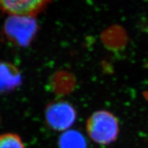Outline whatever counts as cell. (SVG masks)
<instances>
[{
	"label": "cell",
	"mask_w": 148,
	"mask_h": 148,
	"mask_svg": "<svg viewBox=\"0 0 148 148\" xmlns=\"http://www.w3.org/2000/svg\"><path fill=\"white\" fill-rule=\"evenodd\" d=\"M51 0H0V9L10 16H34Z\"/></svg>",
	"instance_id": "cell-4"
},
{
	"label": "cell",
	"mask_w": 148,
	"mask_h": 148,
	"mask_svg": "<svg viewBox=\"0 0 148 148\" xmlns=\"http://www.w3.org/2000/svg\"><path fill=\"white\" fill-rule=\"evenodd\" d=\"M88 136L95 143L108 145L114 142L119 134V123L113 114L106 110L94 112L86 123Z\"/></svg>",
	"instance_id": "cell-1"
},
{
	"label": "cell",
	"mask_w": 148,
	"mask_h": 148,
	"mask_svg": "<svg viewBox=\"0 0 148 148\" xmlns=\"http://www.w3.org/2000/svg\"><path fill=\"white\" fill-rule=\"evenodd\" d=\"M0 148H25L19 136L14 133L0 135Z\"/></svg>",
	"instance_id": "cell-7"
},
{
	"label": "cell",
	"mask_w": 148,
	"mask_h": 148,
	"mask_svg": "<svg viewBox=\"0 0 148 148\" xmlns=\"http://www.w3.org/2000/svg\"><path fill=\"white\" fill-rule=\"evenodd\" d=\"M36 28V22L32 16H10L5 25L9 38L21 45L32 39Z\"/></svg>",
	"instance_id": "cell-2"
},
{
	"label": "cell",
	"mask_w": 148,
	"mask_h": 148,
	"mask_svg": "<svg viewBox=\"0 0 148 148\" xmlns=\"http://www.w3.org/2000/svg\"><path fill=\"white\" fill-rule=\"evenodd\" d=\"M47 124L57 131L69 129L76 119V112L71 105L66 102H57L48 106L45 112Z\"/></svg>",
	"instance_id": "cell-3"
},
{
	"label": "cell",
	"mask_w": 148,
	"mask_h": 148,
	"mask_svg": "<svg viewBox=\"0 0 148 148\" xmlns=\"http://www.w3.org/2000/svg\"><path fill=\"white\" fill-rule=\"evenodd\" d=\"M20 81L21 77L15 67L7 63L0 64V91L14 88Z\"/></svg>",
	"instance_id": "cell-5"
},
{
	"label": "cell",
	"mask_w": 148,
	"mask_h": 148,
	"mask_svg": "<svg viewBox=\"0 0 148 148\" xmlns=\"http://www.w3.org/2000/svg\"><path fill=\"white\" fill-rule=\"evenodd\" d=\"M59 148H87L84 136L77 130H66L58 140Z\"/></svg>",
	"instance_id": "cell-6"
}]
</instances>
